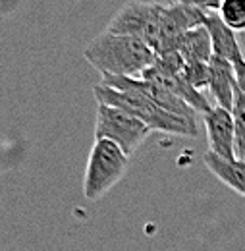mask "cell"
Wrapping results in <instances>:
<instances>
[{"mask_svg":"<svg viewBox=\"0 0 245 251\" xmlns=\"http://www.w3.org/2000/svg\"><path fill=\"white\" fill-rule=\"evenodd\" d=\"M203 25L207 27V31L211 35L213 54H215V56L224 58V60H228V62H232V64L244 60L245 56H244L242 47H240L238 35L220 20L218 12H207Z\"/></svg>","mask_w":245,"mask_h":251,"instance_id":"cell-9","label":"cell"},{"mask_svg":"<svg viewBox=\"0 0 245 251\" xmlns=\"http://www.w3.org/2000/svg\"><path fill=\"white\" fill-rule=\"evenodd\" d=\"M160 10H162V4L131 0L118 10V14L110 20L104 31L112 33V35L141 39L145 45H149L154 50L158 43Z\"/></svg>","mask_w":245,"mask_h":251,"instance_id":"cell-5","label":"cell"},{"mask_svg":"<svg viewBox=\"0 0 245 251\" xmlns=\"http://www.w3.org/2000/svg\"><path fill=\"white\" fill-rule=\"evenodd\" d=\"M182 77L197 91L209 89V64L185 62L184 70H182Z\"/></svg>","mask_w":245,"mask_h":251,"instance_id":"cell-14","label":"cell"},{"mask_svg":"<svg viewBox=\"0 0 245 251\" xmlns=\"http://www.w3.org/2000/svg\"><path fill=\"white\" fill-rule=\"evenodd\" d=\"M184 2L193 4V6H197V8L205 10V12H216L222 0H184Z\"/></svg>","mask_w":245,"mask_h":251,"instance_id":"cell-15","label":"cell"},{"mask_svg":"<svg viewBox=\"0 0 245 251\" xmlns=\"http://www.w3.org/2000/svg\"><path fill=\"white\" fill-rule=\"evenodd\" d=\"M205 164L207 168L215 174L216 178L226 184L228 188H232L234 191H238L240 195L245 197V162L244 160H228V158H220L213 155V153H207L205 155Z\"/></svg>","mask_w":245,"mask_h":251,"instance_id":"cell-11","label":"cell"},{"mask_svg":"<svg viewBox=\"0 0 245 251\" xmlns=\"http://www.w3.org/2000/svg\"><path fill=\"white\" fill-rule=\"evenodd\" d=\"M178 52L185 62H205L213 58V43L205 25H197L185 31L178 43Z\"/></svg>","mask_w":245,"mask_h":251,"instance_id":"cell-10","label":"cell"},{"mask_svg":"<svg viewBox=\"0 0 245 251\" xmlns=\"http://www.w3.org/2000/svg\"><path fill=\"white\" fill-rule=\"evenodd\" d=\"M216 12L234 33L245 31V0H222Z\"/></svg>","mask_w":245,"mask_h":251,"instance_id":"cell-13","label":"cell"},{"mask_svg":"<svg viewBox=\"0 0 245 251\" xmlns=\"http://www.w3.org/2000/svg\"><path fill=\"white\" fill-rule=\"evenodd\" d=\"M93 95L98 104H108V106L120 108L156 131L184 135V137H195L199 131L197 122L185 120L182 116H176V114L160 108L151 99H147L145 95L137 93V91H131V89L118 91V89H110L104 85H95Z\"/></svg>","mask_w":245,"mask_h":251,"instance_id":"cell-2","label":"cell"},{"mask_svg":"<svg viewBox=\"0 0 245 251\" xmlns=\"http://www.w3.org/2000/svg\"><path fill=\"white\" fill-rule=\"evenodd\" d=\"M203 122H205V129H207L209 153H213L220 158L234 160L236 151H234V118H232V112L222 108V106H213L209 112L203 114Z\"/></svg>","mask_w":245,"mask_h":251,"instance_id":"cell-7","label":"cell"},{"mask_svg":"<svg viewBox=\"0 0 245 251\" xmlns=\"http://www.w3.org/2000/svg\"><path fill=\"white\" fill-rule=\"evenodd\" d=\"M205 10L187 4L184 0L162 4L160 10V27H158V43L154 49V54H166L178 50V43L182 35L197 25H203L205 22Z\"/></svg>","mask_w":245,"mask_h":251,"instance_id":"cell-6","label":"cell"},{"mask_svg":"<svg viewBox=\"0 0 245 251\" xmlns=\"http://www.w3.org/2000/svg\"><path fill=\"white\" fill-rule=\"evenodd\" d=\"M85 58L102 75H120L139 79L156 60L154 50L141 39L100 33L85 49Z\"/></svg>","mask_w":245,"mask_h":251,"instance_id":"cell-1","label":"cell"},{"mask_svg":"<svg viewBox=\"0 0 245 251\" xmlns=\"http://www.w3.org/2000/svg\"><path fill=\"white\" fill-rule=\"evenodd\" d=\"M236 89H238V77L234 64L213 54V58L209 60V91L215 97L216 106H222L232 112Z\"/></svg>","mask_w":245,"mask_h":251,"instance_id":"cell-8","label":"cell"},{"mask_svg":"<svg viewBox=\"0 0 245 251\" xmlns=\"http://www.w3.org/2000/svg\"><path fill=\"white\" fill-rule=\"evenodd\" d=\"M236 68V77H238V87L245 93V58L240 60V62L234 64Z\"/></svg>","mask_w":245,"mask_h":251,"instance_id":"cell-16","label":"cell"},{"mask_svg":"<svg viewBox=\"0 0 245 251\" xmlns=\"http://www.w3.org/2000/svg\"><path fill=\"white\" fill-rule=\"evenodd\" d=\"M232 118H234V151H236V158L245 162V93L240 87L234 93Z\"/></svg>","mask_w":245,"mask_h":251,"instance_id":"cell-12","label":"cell"},{"mask_svg":"<svg viewBox=\"0 0 245 251\" xmlns=\"http://www.w3.org/2000/svg\"><path fill=\"white\" fill-rule=\"evenodd\" d=\"M153 129L141 120L120 108L98 104L97 106V124H95V139H108L116 143L123 153L133 155L139 145L149 137Z\"/></svg>","mask_w":245,"mask_h":251,"instance_id":"cell-4","label":"cell"},{"mask_svg":"<svg viewBox=\"0 0 245 251\" xmlns=\"http://www.w3.org/2000/svg\"><path fill=\"white\" fill-rule=\"evenodd\" d=\"M129 164V157L122 149L108 139H95L85 178H83V195L89 201H97L106 195L123 178Z\"/></svg>","mask_w":245,"mask_h":251,"instance_id":"cell-3","label":"cell"}]
</instances>
